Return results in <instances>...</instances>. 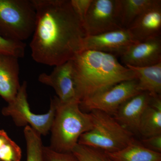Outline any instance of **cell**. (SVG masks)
Here are the masks:
<instances>
[{"label":"cell","instance_id":"cell-7","mask_svg":"<svg viewBox=\"0 0 161 161\" xmlns=\"http://www.w3.org/2000/svg\"><path fill=\"white\" fill-rule=\"evenodd\" d=\"M86 36L124 28L120 0H93L83 23Z\"/></svg>","mask_w":161,"mask_h":161},{"label":"cell","instance_id":"cell-19","mask_svg":"<svg viewBox=\"0 0 161 161\" xmlns=\"http://www.w3.org/2000/svg\"><path fill=\"white\" fill-rule=\"evenodd\" d=\"M26 147V161H45L41 136L29 126L24 129Z\"/></svg>","mask_w":161,"mask_h":161},{"label":"cell","instance_id":"cell-11","mask_svg":"<svg viewBox=\"0 0 161 161\" xmlns=\"http://www.w3.org/2000/svg\"><path fill=\"white\" fill-rule=\"evenodd\" d=\"M125 66L146 67L161 62V38L135 42L120 56Z\"/></svg>","mask_w":161,"mask_h":161},{"label":"cell","instance_id":"cell-10","mask_svg":"<svg viewBox=\"0 0 161 161\" xmlns=\"http://www.w3.org/2000/svg\"><path fill=\"white\" fill-rule=\"evenodd\" d=\"M132 35L126 28L115 30L100 34L86 36L83 50H92L119 57L135 43Z\"/></svg>","mask_w":161,"mask_h":161},{"label":"cell","instance_id":"cell-16","mask_svg":"<svg viewBox=\"0 0 161 161\" xmlns=\"http://www.w3.org/2000/svg\"><path fill=\"white\" fill-rule=\"evenodd\" d=\"M138 133L144 137L161 134V97L153 96L141 117Z\"/></svg>","mask_w":161,"mask_h":161},{"label":"cell","instance_id":"cell-25","mask_svg":"<svg viewBox=\"0 0 161 161\" xmlns=\"http://www.w3.org/2000/svg\"><path fill=\"white\" fill-rule=\"evenodd\" d=\"M141 144L149 150L161 153V134L144 137Z\"/></svg>","mask_w":161,"mask_h":161},{"label":"cell","instance_id":"cell-4","mask_svg":"<svg viewBox=\"0 0 161 161\" xmlns=\"http://www.w3.org/2000/svg\"><path fill=\"white\" fill-rule=\"evenodd\" d=\"M93 126L82 134L78 144L104 153L115 152L135 142L132 132L119 123L112 115L98 110L90 112Z\"/></svg>","mask_w":161,"mask_h":161},{"label":"cell","instance_id":"cell-8","mask_svg":"<svg viewBox=\"0 0 161 161\" xmlns=\"http://www.w3.org/2000/svg\"><path fill=\"white\" fill-rule=\"evenodd\" d=\"M137 79L116 84L80 102V106L92 111L98 110L112 115L130 97L141 92Z\"/></svg>","mask_w":161,"mask_h":161},{"label":"cell","instance_id":"cell-9","mask_svg":"<svg viewBox=\"0 0 161 161\" xmlns=\"http://www.w3.org/2000/svg\"><path fill=\"white\" fill-rule=\"evenodd\" d=\"M38 80L41 83L52 87L61 102L78 101L75 69L71 60L55 66L50 74L42 73Z\"/></svg>","mask_w":161,"mask_h":161},{"label":"cell","instance_id":"cell-5","mask_svg":"<svg viewBox=\"0 0 161 161\" xmlns=\"http://www.w3.org/2000/svg\"><path fill=\"white\" fill-rule=\"evenodd\" d=\"M36 11L32 0H0V34L23 42L33 34Z\"/></svg>","mask_w":161,"mask_h":161},{"label":"cell","instance_id":"cell-6","mask_svg":"<svg viewBox=\"0 0 161 161\" xmlns=\"http://www.w3.org/2000/svg\"><path fill=\"white\" fill-rule=\"evenodd\" d=\"M55 106L51 99L50 107L45 114H36L31 111L27 100V82L23 81L17 95L2 109L4 116L11 117L19 127L29 126L40 135H46L50 131L54 117Z\"/></svg>","mask_w":161,"mask_h":161},{"label":"cell","instance_id":"cell-1","mask_svg":"<svg viewBox=\"0 0 161 161\" xmlns=\"http://www.w3.org/2000/svg\"><path fill=\"white\" fill-rule=\"evenodd\" d=\"M36 26L30 46L37 63L57 66L72 60L83 50L86 36L70 0H32Z\"/></svg>","mask_w":161,"mask_h":161},{"label":"cell","instance_id":"cell-23","mask_svg":"<svg viewBox=\"0 0 161 161\" xmlns=\"http://www.w3.org/2000/svg\"><path fill=\"white\" fill-rule=\"evenodd\" d=\"M45 161H78L72 153L57 152L49 147H43Z\"/></svg>","mask_w":161,"mask_h":161},{"label":"cell","instance_id":"cell-26","mask_svg":"<svg viewBox=\"0 0 161 161\" xmlns=\"http://www.w3.org/2000/svg\"><path fill=\"white\" fill-rule=\"evenodd\" d=\"M104 158L106 161H112L109 158H108V157L106 155H105V154H104Z\"/></svg>","mask_w":161,"mask_h":161},{"label":"cell","instance_id":"cell-18","mask_svg":"<svg viewBox=\"0 0 161 161\" xmlns=\"http://www.w3.org/2000/svg\"><path fill=\"white\" fill-rule=\"evenodd\" d=\"M161 0H120L122 26L127 29L137 17Z\"/></svg>","mask_w":161,"mask_h":161},{"label":"cell","instance_id":"cell-3","mask_svg":"<svg viewBox=\"0 0 161 161\" xmlns=\"http://www.w3.org/2000/svg\"><path fill=\"white\" fill-rule=\"evenodd\" d=\"M52 99L55 112L49 147L57 152L71 153L80 136L92 129V116L80 110L79 102L62 103L57 96Z\"/></svg>","mask_w":161,"mask_h":161},{"label":"cell","instance_id":"cell-21","mask_svg":"<svg viewBox=\"0 0 161 161\" xmlns=\"http://www.w3.org/2000/svg\"><path fill=\"white\" fill-rule=\"evenodd\" d=\"M26 44L21 41L7 39L0 34V55H8L18 58L25 54Z\"/></svg>","mask_w":161,"mask_h":161},{"label":"cell","instance_id":"cell-15","mask_svg":"<svg viewBox=\"0 0 161 161\" xmlns=\"http://www.w3.org/2000/svg\"><path fill=\"white\" fill-rule=\"evenodd\" d=\"M134 72L140 92H147L153 96H161V62L151 66H126Z\"/></svg>","mask_w":161,"mask_h":161},{"label":"cell","instance_id":"cell-13","mask_svg":"<svg viewBox=\"0 0 161 161\" xmlns=\"http://www.w3.org/2000/svg\"><path fill=\"white\" fill-rule=\"evenodd\" d=\"M127 29L136 42L161 36V2L137 17Z\"/></svg>","mask_w":161,"mask_h":161},{"label":"cell","instance_id":"cell-12","mask_svg":"<svg viewBox=\"0 0 161 161\" xmlns=\"http://www.w3.org/2000/svg\"><path fill=\"white\" fill-rule=\"evenodd\" d=\"M151 97L148 92H141L130 97L118 108L114 118L132 134L138 133L141 117Z\"/></svg>","mask_w":161,"mask_h":161},{"label":"cell","instance_id":"cell-14","mask_svg":"<svg viewBox=\"0 0 161 161\" xmlns=\"http://www.w3.org/2000/svg\"><path fill=\"white\" fill-rule=\"evenodd\" d=\"M19 58L0 55V96L11 102L15 98L20 86Z\"/></svg>","mask_w":161,"mask_h":161},{"label":"cell","instance_id":"cell-22","mask_svg":"<svg viewBox=\"0 0 161 161\" xmlns=\"http://www.w3.org/2000/svg\"><path fill=\"white\" fill-rule=\"evenodd\" d=\"M71 153L78 161H106L103 152L81 144H77Z\"/></svg>","mask_w":161,"mask_h":161},{"label":"cell","instance_id":"cell-2","mask_svg":"<svg viewBox=\"0 0 161 161\" xmlns=\"http://www.w3.org/2000/svg\"><path fill=\"white\" fill-rule=\"evenodd\" d=\"M71 60L80 103L116 84L136 79L134 72L121 64L116 56L111 54L83 50Z\"/></svg>","mask_w":161,"mask_h":161},{"label":"cell","instance_id":"cell-24","mask_svg":"<svg viewBox=\"0 0 161 161\" xmlns=\"http://www.w3.org/2000/svg\"><path fill=\"white\" fill-rule=\"evenodd\" d=\"M92 1L93 0H70L73 10L80 19L82 25Z\"/></svg>","mask_w":161,"mask_h":161},{"label":"cell","instance_id":"cell-17","mask_svg":"<svg viewBox=\"0 0 161 161\" xmlns=\"http://www.w3.org/2000/svg\"><path fill=\"white\" fill-rule=\"evenodd\" d=\"M104 153L112 161H161V153L149 150L136 141L118 151Z\"/></svg>","mask_w":161,"mask_h":161},{"label":"cell","instance_id":"cell-27","mask_svg":"<svg viewBox=\"0 0 161 161\" xmlns=\"http://www.w3.org/2000/svg\"></svg>","mask_w":161,"mask_h":161},{"label":"cell","instance_id":"cell-20","mask_svg":"<svg viewBox=\"0 0 161 161\" xmlns=\"http://www.w3.org/2000/svg\"><path fill=\"white\" fill-rule=\"evenodd\" d=\"M21 148L6 131L0 130V161H21Z\"/></svg>","mask_w":161,"mask_h":161}]
</instances>
